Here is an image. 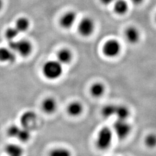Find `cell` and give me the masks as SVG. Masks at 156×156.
Here are the masks:
<instances>
[{
    "mask_svg": "<svg viewBox=\"0 0 156 156\" xmlns=\"http://www.w3.org/2000/svg\"><path fill=\"white\" fill-rule=\"evenodd\" d=\"M113 133L111 128L104 127L101 128L96 140V145L100 151H106L108 149L112 144Z\"/></svg>",
    "mask_w": 156,
    "mask_h": 156,
    "instance_id": "6da1fadb",
    "label": "cell"
},
{
    "mask_svg": "<svg viewBox=\"0 0 156 156\" xmlns=\"http://www.w3.org/2000/svg\"><path fill=\"white\" fill-rule=\"evenodd\" d=\"M43 73L45 77L50 80L60 78L62 73V64L58 61L47 62L43 67Z\"/></svg>",
    "mask_w": 156,
    "mask_h": 156,
    "instance_id": "7a4b0ae2",
    "label": "cell"
},
{
    "mask_svg": "<svg viewBox=\"0 0 156 156\" xmlns=\"http://www.w3.org/2000/svg\"><path fill=\"white\" fill-rule=\"evenodd\" d=\"M9 48L13 51L17 52L22 56H28L32 50V46L27 40H20L18 41H11L9 42Z\"/></svg>",
    "mask_w": 156,
    "mask_h": 156,
    "instance_id": "3957f363",
    "label": "cell"
},
{
    "mask_svg": "<svg viewBox=\"0 0 156 156\" xmlns=\"http://www.w3.org/2000/svg\"><path fill=\"white\" fill-rule=\"evenodd\" d=\"M113 129L117 138L120 140L127 138L131 132V126L127 120H119L114 124Z\"/></svg>",
    "mask_w": 156,
    "mask_h": 156,
    "instance_id": "277c9868",
    "label": "cell"
},
{
    "mask_svg": "<svg viewBox=\"0 0 156 156\" xmlns=\"http://www.w3.org/2000/svg\"><path fill=\"white\" fill-rule=\"evenodd\" d=\"M121 44L116 39L108 41L103 46V53L108 57H115L121 51Z\"/></svg>",
    "mask_w": 156,
    "mask_h": 156,
    "instance_id": "5b68a950",
    "label": "cell"
},
{
    "mask_svg": "<svg viewBox=\"0 0 156 156\" xmlns=\"http://www.w3.org/2000/svg\"><path fill=\"white\" fill-rule=\"evenodd\" d=\"M37 116L33 112L28 111L24 113L20 118V123L23 128L33 129L36 126Z\"/></svg>",
    "mask_w": 156,
    "mask_h": 156,
    "instance_id": "8992f818",
    "label": "cell"
},
{
    "mask_svg": "<svg viewBox=\"0 0 156 156\" xmlns=\"http://www.w3.org/2000/svg\"><path fill=\"white\" fill-rule=\"evenodd\" d=\"M94 28V21L90 17H86L79 23V31L82 35L88 37L93 33Z\"/></svg>",
    "mask_w": 156,
    "mask_h": 156,
    "instance_id": "52a82bcc",
    "label": "cell"
},
{
    "mask_svg": "<svg viewBox=\"0 0 156 156\" xmlns=\"http://www.w3.org/2000/svg\"><path fill=\"white\" fill-rule=\"evenodd\" d=\"M125 37L129 44H136L140 41V31L134 26L128 27L125 31Z\"/></svg>",
    "mask_w": 156,
    "mask_h": 156,
    "instance_id": "ba28073f",
    "label": "cell"
},
{
    "mask_svg": "<svg viewBox=\"0 0 156 156\" xmlns=\"http://www.w3.org/2000/svg\"><path fill=\"white\" fill-rule=\"evenodd\" d=\"M76 15L74 12H69L66 13L61 19L62 27L65 28H71L76 21Z\"/></svg>",
    "mask_w": 156,
    "mask_h": 156,
    "instance_id": "9c48e42d",
    "label": "cell"
},
{
    "mask_svg": "<svg viewBox=\"0 0 156 156\" xmlns=\"http://www.w3.org/2000/svg\"><path fill=\"white\" fill-rule=\"evenodd\" d=\"M42 108L46 113L51 114L56 111L57 102L52 98H47L45 99L42 104Z\"/></svg>",
    "mask_w": 156,
    "mask_h": 156,
    "instance_id": "30bf717a",
    "label": "cell"
},
{
    "mask_svg": "<svg viewBox=\"0 0 156 156\" xmlns=\"http://www.w3.org/2000/svg\"><path fill=\"white\" fill-rule=\"evenodd\" d=\"M67 112L72 116H78L83 112V106L81 103L78 101H74L69 104L67 108Z\"/></svg>",
    "mask_w": 156,
    "mask_h": 156,
    "instance_id": "8fae6325",
    "label": "cell"
},
{
    "mask_svg": "<svg viewBox=\"0 0 156 156\" xmlns=\"http://www.w3.org/2000/svg\"><path fill=\"white\" fill-rule=\"evenodd\" d=\"M15 60V55L13 50L5 48H0V61L12 62Z\"/></svg>",
    "mask_w": 156,
    "mask_h": 156,
    "instance_id": "7c38bea8",
    "label": "cell"
},
{
    "mask_svg": "<svg viewBox=\"0 0 156 156\" xmlns=\"http://www.w3.org/2000/svg\"><path fill=\"white\" fill-rule=\"evenodd\" d=\"M6 154L8 156H22L23 149L21 146L16 144H9L5 149Z\"/></svg>",
    "mask_w": 156,
    "mask_h": 156,
    "instance_id": "4fadbf2b",
    "label": "cell"
},
{
    "mask_svg": "<svg viewBox=\"0 0 156 156\" xmlns=\"http://www.w3.org/2000/svg\"><path fill=\"white\" fill-rule=\"evenodd\" d=\"M128 10V3L125 0H117L115 2L114 11L119 15L126 14Z\"/></svg>",
    "mask_w": 156,
    "mask_h": 156,
    "instance_id": "5bb4252c",
    "label": "cell"
},
{
    "mask_svg": "<svg viewBox=\"0 0 156 156\" xmlns=\"http://www.w3.org/2000/svg\"><path fill=\"white\" fill-rule=\"evenodd\" d=\"M105 91V86L101 83H95L93 84L90 88L91 94L95 98H99L104 94Z\"/></svg>",
    "mask_w": 156,
    "mask_h": 156,
    "instance_id": "9a60e30c",
    "label": "cell"
},
{
    "mask_svg": "<svg viewBox=\"0 0 156 156\" xmlns=\"http://www.w3.org/2000/svg\"><path fill=\"white\" fill-rule=\"evenodd\" d=\"M130 111L127 106L124 105H117L115 115L118 119L127 120L130 116Z\"/></svg>",
    "mask_w": 156,
    "mask_h": 156,
    "instance_id": "2e32d148",
    "label": "cell"
},
{
    "mask_svg": "<svg viewBox=\"0 0 156 156\" xmlns=\"http://www.w3.org/2000/svg\"><path fill=\"white\" fill-rule=\"evenodd\" d=\"M57 58L61 64H67L71 60L72 54L68 49H62L58 52Z\"/></svg>",
    "mask_w": 156,
    "mask_h": 156,
    "instance_id": "e0dca14e",
    "label": "cell"
},
{
    "mask_svg": "<svg viewBox=\"0 0 156 156\" xmlns=\"http://www.w3.org/2000/svg\"><path fill=\"white\" fill-rule=\"evenodd\" d=\"M116 108L117 105L113 104H108L104 106L101 111L102 116L105 118H109L115 115Z\"/></svg>",
    "mask_w": 156,
    "mask_h": 156,
    "instance_id": "ac0fdd59",
    "label": "cell"
},
{
    "mask_svg": "<svg viewBox=\"0 0 156 156\" xmlns=\"http://www.w3.org/2000/svg\"><path fill=\"white\" fill-rule=\"evenodd\" d=\"M29 25H30V23L28 22V19L24 17H22L19 19L17 21L16 28L19 31V33H23L27 31V30L29 27Z\"/></svg>",
    "mask_w": 156,
    "mask_h": 156,
    "instance_id": "d6986e66",
    "label": "cell"
},
{
    "mask_svg": "<svg viewBox=\"0 0 156 156\" xmlns=\"http://www.w3.org/2000/svg\"><path fill=\"white\" fill-rule=\"evenodd\" d=\"M49 156H71L70 151L66 148L57 147L50 151Z\"/></svg>",
    "mask_w": 156,
    "mask_h": 156,
    "instance_id": "ffe728a7",
    "label": "cell"
},
{
    "mask_svg": "<svg viewBox=\"0 0 156 156\" xmlns=\"http://www.w3.org/2000/svg\"><path fill=\"white\" fill-rule=\"evenodd\" d=\"M30 131L28 129L26 128H20V130L17 136V138L19 140L20 142H26L30 140L31 136Z\"/></svg>",
    "mask_w": 156,
    "mask_h": 156,
    "instance_id": "44dd1931",
    "label": "cell"
},
{
    "mask_svg": "<svg viewBox=\"0 0 156 156\" xmlns=\"http://www.w3.org/2000/svg\"><path fill=\"white\" fill-rule=\"evenodd\" d=\"M145 144L149 148L153 149L156 147V135L155 134H149L145 138Z\"/></svg>",
    "mask_w": 156,
    "mask_h": 156,
    "instance_id": "7402d4cb",
    "label": "cell"
},
{
    "mask_svg": "<svg viewBox=\"0 0 156 156\" xmlns=\"http://www.w3.org/2000/svg\"><path fill=\"white\" fill-rule=\"evenodd\" d=\"M19 33V31L17 30L16 27L8 28L6 31V37L9 40L13 41V39H15L18 35Z\"/></svg>",
    "mask_w": 156,
    "mask_h": 156,
    "instance_id": "603a6c76",
    "label": "cell"
},
{
    "mask_svg": "<svg viewBox=\"0 0 156 156\" xmlns=\"http://www.w3.org/2000/svg\"><path fill=\"white\" fill-rule=\"evenodd\" d=\"M20 130V128L16 125H12L10 126L7 131L8 135L12 138H17L18 134Z\"/></svg>",
    "mask_w": 156,
    "mask_h": 156,
    "instance_id": "cb8c5ba5",
    "label": "cell"
},
{
    "mask_svg": "<svg viewBox=\"0 0 156 156\" xmlns=\"http://www.w3.org/2000/svg\"><path fill=\"white\" fill-rule=\"evenodd\" d=\"M116 1H117V0H100L101 3L104 5H109L113 2H115Z\"/></svg>",
    "mask_w": 156,
    "mask_h": 156,
    "instance_id": "d4e9b609",
    "label": "cell"
},
{
    "mask_svg": "<svg viewBox=\"0 0 156 156\" xmlns=\"http://www.w3.org/2000/svg\"><path fill=\"white\" fill-rule=\"evenodd\" d=\"M131 1L132 3L134 4L135 5H139L142 3H143V2L144 1V0H131Z\"/></svg>",
    "mask_w": 156,
    "mask_h": 156,
    "instance_id": "484cf974",
    "label": "cell"
},
{
    "mask_svg": "<svg viewBox=\"0 0 156 156\" xmlns=\"http://www.w3.org/2000/svg\"><path fill=\"white\" fill-rule=\"evenodd\" d=\"M2 7V0H0V10L1 9Z\"/></svg>",
    "mask_w": 156,
    "mask_h": 156,
    "instance_id": "4316f807",
    "label": "cell"
},
{
    "mask_svg": "<svg viewBox=\"0 0 156 156\" xmlns=\"http://www.w3.org/2000/svg\"><path fill=\"white\" fill-rule=\"evenodd\" d=\"M155 21H156V16H155Z\"/></svg>",
    "mask_w": 156,
    "mask_h": 156,
    "instance_id": "83f0119b",
    "label": "cell"
}]
</instances>
